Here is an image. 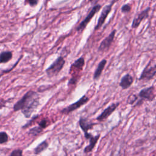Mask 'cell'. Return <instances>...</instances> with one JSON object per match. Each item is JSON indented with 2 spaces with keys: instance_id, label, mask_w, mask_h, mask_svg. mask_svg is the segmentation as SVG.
<instances>
[{
  "instance_id": "6da1fadb",
  "label": "cell",
  "mask_w": 156,
  "mask_h": 156,
  "mask_svg": "<svg viewBox=\"0 0 156 156\" xmlns=\"http://www.w3.org/2000/svg\"><path fill=\"white\" fill-rule=\"evenodd\" d=\"M39 95L37 92L29 90L14 104L13 111L21 110L24 117L29 118L39 105Z\"/></svg>"
},
{
  "instance_id": "7a4b0ae2",
  "label": "cell",
  "mask_w": 156,
  "mask_h": 156,
  "mask_svg": "<svg viewBox=\"0 0 156 156\" xmlns=\"http://www.w3.org/2000/svg\"><path fill=\"white\" fill-rule=\"evenodd\" d=\"M65 60L62 56L58 57L54 62L46 69L45 72L49 77L57 76L63 69L65 65Z\"/></svg>"
},
{
  "instance_id": "3957f363",
  "label": "cell",
  "mask_w": 156,
  "mask_h": 156,
  "mask_svg": "<svg viewBox=\"0 0 156 156\" xmlns=\"http://www.w3.org/2000/svg\"><path fill=\"white\" fill-rule=\"evenodd\" d=\"M88 101H89V98L87 97L85 94H84L78 101H76L74 103H73L69 105L68 106L65 107L64 108H63L60 111V112L62 114L68 115L75 111L76 110L79 108L80 107L85 105V104H87V102H88Z\"/></svg>"
},
{
  "instance_id": "277c9868",
  "label": "cell",
  "mask_w": 156,
  "mask_h": 156,
  "mask_svg": "<svg viewBox=\"0 0 156 156\" xmlns=\"http://www.w3.org/2000/svg\"><path fill=\"white\" fill-rule=\"evenodd\" d=\"M102 6L100 4H96L93 7L91 10L90 11L87 16L83 20H82L80 24L77 26L76 30L77 32H81L87 27V24L89 23V22L91 21V20L93 18V17L95 15V14L99 11V10L101 9Z\"/></svg>"
},
{
  "instance_id": "5b68a950",
  "label": "cell",
  "mask_w": 156,
  "mask_h": 156,
  "mask_svg": "<svg viewBox=\"0 0 156 156\" xmlns=\"http://www.w3.org/2000/svg\"><path fill=\"white\" fill-rule=\"evenodd\" d=\"M116 1V0H113L110 4H107L106 5H105L102 10V12L99 17V19L98 20V23L96 25L95 27H94V30H99L104 24L108 15L110 13V12L112 10V5H113V4L115 3V2Z\"/></svg>"
},
{
  "instance_id": "8992f818",
  "label": "cell",
  "mask_w": 156,
  "mask_h": 156,
  "mask_svg": "<svg viewBox=\"0 0 156 156\" xmlns=\"http://www.w3.org/2000/svg\"><path fill=\"white\" fill-rule=\"evenodd\" d=\"M155 74H156L155 63H154L153 65H152L150 61L143 70L141 74L139 77V80H151L155 76Z\"/></svg>"
},
{
  "instance_id": "52a82bcc",
  "label": "cell",
  "mask_w": 156,
  "mask_h": 156,
  "mask_svg": "<svg viewBox=\"0 0 156 156\" xmlns=\"http://www.w3.org/2000/svg\"><path fill=\"white\" fill-rule=\"evenodd\" d=\"M79 124L84 133L85 138L88 139V137L91 135V133H89L88 130L93 129V126L95 125V123H93L88 118L80 117L79 120Z\"/></svg>"
},
{
  "instance_id": "ba28073f",
  "label": "cell",
  "mask_w": 156,
  "mask_h": 156,
  "mask_svg": "<svg viewBox=\"0 0 156 156\" xmlns=\"http://www.w3.org/2000/svg\"><path fill=\"white\" fill-rule=\"evenodd\" d=\"M116 32V30L115 29H114L110 33V34L107 37H105L101 41V43L99 44L98 49V52H104L110 48V47L111 46V45L113 41V40L115 38Z\"/></svg>"
},
{
  "instance_id": "9c48e42d",
  "label": "cell",
  "mask_w": 156,
  "mask_h": 156,
  "mask_svg": "<svg viewBox=\"0 0 156 156\" xmlns=\"http://www.w3.org/2000/svg\"><path fill=\"white\" fill-rule=\"evenodd\" d=\"M119 105V102H115L112 103L110 105H108L105 109L104 110V111L96 118V119L98 121H102L107 118H108L118 108V107Z\"/></svg>"
},
{
  "instance_id": "30bf717a",
  "label": "cell",
  "mask_w": 156,
  "mask_h": 156,
  "mask_svg": "<svg viewBox=\"0 0 156 156\" xmlns=\"http://www.w3.org/2000/svg\"><path fill=\"white\" fill-rule=\"evenodd\" d=\"M138 96L142 100H146L149 101H152L154 100L155 97L154 87L152 86L142 89L138 93Z\"/></svg>"
},
{
  "instance_id": "8fae6325",
  "label": "cell",
  "mask_w": 156,
  "mask_h": 156,
  "mask_svg": "<svg viewBox=\"0 0 156 156\" xmlns=\"http://www.w3.org/2000/svg\"><path fill=\"white\" fill-rule=\"evenodd\" d=\"M150 9H151L150 7H147V9H144V10H143L141 12H140L139 13H138L134 17L132 23V26H131L132 28H133V29L137 28L141 24V21L148 17Z\"/></svg>"
},
{
  "instance_id": "7c38bea8",
  "label": "cell",
  "mask_w": 156,
  "mask_h": 156,
  "mask_svg": "<svg viewBox=\"0 0 156 156\" xmlns=\"http://www.w3.org/2000/svg\"><path fill=\"white\" fill-rule=\"evenodd\" d=\"M100 138V135H96L95 136L91 135L87 140H89V144L87 145L83 149V152L85 154H88L92 152L93 149L94 148L98 140Z\"/></svg>"
},
{
  "instance_id": "4fadbf2b",
  "label": "cell",
  "mask_w": 156,
  "mask_h": 156,
  "mask_svg": "<svg viewBox=\"0 0 156 156\" xmlns=\"http://www.w3.org/2000/svg\"><path fill=\"white\" fill-rule=\"evenodd\" d=\"M133 82V78L130 74H126L121 79L119 85L122 90L129 88Z\"/></svg>"
},
{
  "instance_id": "5bb4252c",
  "label": "cell",
  "mask_w": 156,
  "mask_h": 156,
  "mask_svg": "<svg viewBox=\"0 0 156 156\" xmlns=\"http://www.w3.org/2000/svg\"><path fill=\"white\" fill-rule=\"evenodd\" d=\"M107 63V60L106 59H102L98 64L94 73L93 74V79L94 80L99 79V78L100 77V76L102 74V71L104 70L105 65Z\"/></svg>"
},
{
  "instance_id": "9a60e30c",
  "label": "cell",
  "mask_w": 156,
  "mask_h": 156,
  "mask_svg": "<svg viewBox=\"0 0 156 156\" xmlns=\"http://www.w3.org/2000/svg\"><path fill=\"white\" fill-rule=\"evenodd\" d=\"M84 65H85V59L83 57H80L71 65L70 70L77 69L78 71H82L83 69Z\"/></svg>"
},
{
  "instance_id": "2e32d148",
  "label": "cell",
  "mask_w": 156,
  "mask_h": 156,
  "mask_svg": "<svg viewBox=\"0 0 156 156\" xmlns=\"http://www.w3.org/2000/svg\"><path fill=\"white\" fill-rule=\"evenodd\" d=\"M13 57L12 51H5L0 53V63H6L9 62Z\"/></svg>"
},
{
  "instance_id": "e0dca14e",
  "label": "cell",
  "mask_w": 156,
  "mask_h": 156,
  "mask_svg": "<svg viewBox=\"0 0 156 156\" xmlns=\"http://www.w3.org/2000/svg\"><path fill=\"white\" fill-rule=\"evenodd\" d=\"M49 146V143L46 140H44L41 142L39 144H38L34 149V153L36 155L40 154L44 152L45 150L48 149Z\"/></svg>"
},
{
  "instance_id": "ac0fdd59",
  "label": "cell",
  "mask_w": 156,
  "mask_h": 156,
  "mask_svg": "<svg viewBox=\"0 0 156 156\" xmlns=\"http://www.w3.org/2000/svg\"><path fill=\"white\" fill-rule=\"evenodd\" d=\"M43 129L41 127H40L39 126H35L34 127L32 128H31L28 133L29 135L32 136H36L37 135H38L40 133H41L43 131Z\"/></svg>"
},
{
  "instance_id": "d6986e66",
  "label": "cell",
  "mask_w": 156,
  "mask_h": 156,
  "mask_svg": "<svg viewBox=\"0 0 156 156\" xmlns=\"http://www.w3.org/2000/svg\"><path fill=\"white\" fill-rule=\"evenodd\" d=\"M137 99H138V97L135 94H130L127 99L126 103L127 104L132 105V104H134L136 101Z\"/></svg>"
},
{
  "instance_id": "ffe728a7",
  "label": "cell",
  "mask_w": 156,
  "mask_h": 156,
  "mask_svg": "<svg viewBox=\"0 0 156 156\" xmlns=\"http://www.w3.org/2000/svg\"><path fill=\"white\" fill-rule=\"evenodd\" d=\"M9 140V135L5 132H0V144L5 143Z\"/></svg>"
},
{
  "instance_id": "44dd1931",
  "label": "cell",
  "mask_w": 156,
  "mask_h": 156,
  "mask_svg": "<svg viewBox=\"0 0 156 156\" xmlns=\"http://www.w3.org/2000/svg\"><path fill=\"white\" fill-rule=\"evenodd\" d=\"M21 57H22V55L18 58V61L17 62H16V63L10 68V69H3V70H2L1 72H0V78H1V77L2 76H3L4 74H6V73H9L10 71H11L17 65H18V62H20V60H21Z\"/></svg>"
},
{
  "instance_id": "7402d4cb",
  "label": "cell",
  "mask_w": 156,
  "mask_h": 156,
  "mask_svg": "<svg viewBox=\"0 0 156 156\" xmlns=\"http://www.w3.org/2000/svg\"><path fill=\"white\" fill-rule=\"evenodd\" d=\"M37 123L40 127H41L43 129H44L46 128L48 126V120L47 119H43L40 120V121H38Z\"/></svg>"
},
{
  "instance_id": "603a6c76",
  "label": "cell",
  "mask_w": 156,
  "mask_h": 156,
  "mask_svg": "<svg viewBox=\"0 0 156 156\" xmlns=\"http://www.w3.org/2000/svg\"><path fill=\"white\" fill-rule=\"evenodd\" d=\"M38 115H35V116H33V118L27 123H26L25 125H24L22 128L23 129H26V128L29 127V126H31L33 124V122L36 120V119L38 118Z\"/></svg>"
},
{
  "instance_id": "cb8c5ba5",
  "label": "cell",
  "mask_w": 156,
  "mask_h": 156,
  "mask_svg": "<svg viewBox=\"0 0 156 156\" xmlns=\"http://www.w3.org/2000/svg\"><path fill=\"white\" fill-rule=\"evenodd\" d=\"M11 156H21L23 155V151L21 149L13 150L10 154Z\"/></svg>"
},
{
  "instance_id": "d4e9b609",
  "label": "cell",
  "mask_w": 156,
  "mask_h": 156,
  "mask_svg": "<svg viewBox=\"0 0 156 156\" xmlns=\"http://www.w3.org/2000/svg\"><path fill=\"white\" fill-rule=\"evenodd\" d=\"M131 10V7L129 4H124L121 7V11L123 13H127L130 12Z\"/></svg>"
},
{
  "instance_id": "484cf974",
  "label": "cell",
  "mask_w": 156,
  "mask_h": 156,
  "mask_svg": "<svg viewBox=\"0 0 156 156\" xmlns=\"http://www.w3.org/2000/svg\"><path fill=\"white\" fill-rule=\"evenodd\" d=\"M77 81V78L76 77H71L69 81H68V85H71V84H75Z\"/></svg>"
},
{
  "instance_id": "4316f807",
  "label": "cell",
  "mask_w": 156,
  "mask_h": 156,
  "mask_svg": "<svg viewBox=\"0 0 156 156\" xmlns=\"http://www.w3.org/2000/svg\"><path fill=\"white\" fill-rule=\"evenodd\" d=\"M27 1H28V3L29 4V5L32 7H34V6H35L38 4V0H27Z\"/></svg>"
},
{
  "instance_id": "83f0119b",
  "label": "cell",
  "mask_w": 156,
  "mask_h": 156,
  "mask_svg": "<svg viewBox=\"0 0 156 156\" xmlns=\"http://www.w3.org/2000/svg\"><path fill=\"white\" fill-rule=\"evenodd\" d=\"M7 101L8 100H4V99H2L0 101V109H1L2 108L5 106V104Z\"/></svg>"
},
{
  "instance_id": "f1b7e54d",
  "label": "cell",
  "mask_w": 156,
  "mask_h": 156,
  "mask_svg": "<svg viewBox=\"0 0 156 156\" xmlns=\"http://www.w3.org/2000/svg\"><path fill=\"white\" fill-rule=\"evenodd\" d=\"M94 1H95V0H89V2H93Z\"/></svg>"
}]
</instances>
